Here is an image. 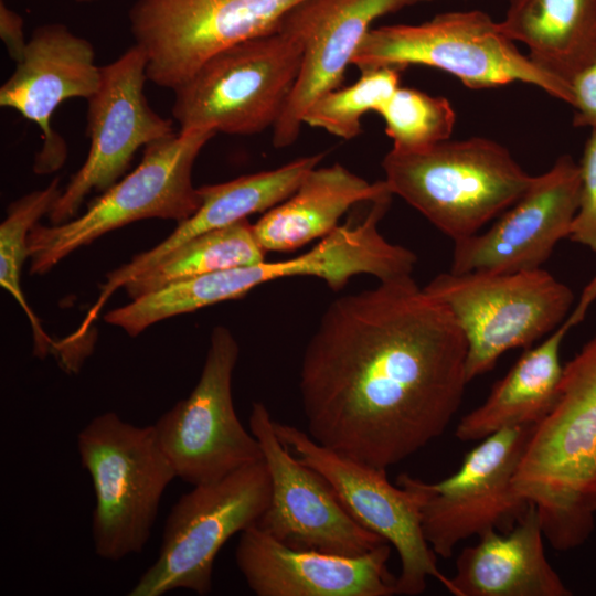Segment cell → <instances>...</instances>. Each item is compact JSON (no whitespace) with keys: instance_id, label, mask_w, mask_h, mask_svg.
<instances>
[{"instance_id":"7","label":"cell","mask_w":596,"mask_h":596,"mask_svg":"<svg viewBox=\"0 0 596 596\" xmlns=\"http://www.w3.org/2000/svg\"><path fill=\"white\" fill-rule=\"evenodd\" d=\"M300 44L279 29L226 47L175 88L179 131L255 135L274 128L295 87Z\"/></svg>"},{"instance_id":"8","label":"cell","mask_w":596,"mask_h":596,"mask_svg":"<svg viewBox=\"0 0 596 596\" xmlns=\"http://www.w3.org/2000/svg\"><path fill=\"white\" fill-rule=\"evenodd\" d=\"M424 290L445 305L467 343L468 382L509 350L530 348L570 315L574 292L541 268L513 273L446 272Z\"/></svg>"},{"instance_id":"16","label":"cell","mask_w":596,"mask_h":596,"mask_svg":"<svg viewBox=\"0 0 596 596\" xmlns=\"http://www.w3.org/2000/svg\"><path fill=\"white\" fill-rule=\"evenodd\" d=\"M430 0H301L276 29L302 49L298 78L273 128V146L286 148L299 137L302 118L321 95L342 86L345 70L372 23L406 7Z\"/></svg>"},{"instance_id":"2","label":"cell","mask_w":596,"mask_h":596,"mask_svg":"<svg viewBox=\"0 0 596 596\" xmlns=\"http://www.w3.org/2000/svg\"><path fill=\"white\" fill-rule=\"evenodd\" d=\"M557 551L584 544L596 514V337L564 365L555 404L529 439L513 477Z\"/></svg>"},{"instance_id":"30","label":"cell","mask_w":596,"mask_h":596,"mask_svg":"<svg viewBox=\"0 0 596 596\" xmlns=\"http://www.w3.org/2000/svg\"><path fill=\"white\" fill-rule=\"evenodd\" d=\"M573 125L596 129V60L571 82Z\"/></svg>"},{"instance_id":"19","label":"cell","mask_w":596,"mask_h":596,"mask_svg":"<svg viewBox=\"0 0 596 596\" xmlns=\"http://www.w3.org/2000/svg\"><path fill=\"white\" fill-rule=\"evenodd\" d=\"M391 544L345 556L291 547L256 524L241 532L235 562L257 596H391Z\"/></svg>"},{"instance_id":"1","label":"cell","mask_w":596,"mask_h":596,"mask_svg":"<svg viewBox=\"0 0 596 596\" xmlns=\"http://www.w3.org/2000/svg\"><path fill=\"white\" fill-rule=\"evenodd\" d=\"M467 343L412 275L334 299L302 354L308 434L387 470L444 434L460 407Z\"/></svg>"},{"instance_id":"25","label":"cell","mask_w":596,"mask_h":596,"mask_svg":"<svg viewBox=\"0 0 596 596\" xmlns=\"http://www.w3.org/2000/svg\"><path fill=\"white\" fill-rule=\"evenodd\" d=\"M247 219L200 234L170 252L156 265L132 277L124 286L131 299L166 285L223 269L265 260Z\"/></svg>"},{"instance_id":"32","label":"cell","mask_w":596,"mask_h":596,"mask_svg":"<svg viewBox=\"0 0 596 596\" xmlns=\"http://www.w3.org/2000/svg\"><path fill=\"white\" fill-rule=\"evenodd\" d=\"M78 3H91V2H95V1H98V0H74Z\"/></svg>"},{"instance_id":"12","label":"cell","mask_w":596,"mask_h":596,"mask_svg":"<svg viewBox=\"0 0 596 596\" xmlns=\"http://www.w3.org/2000/svg\"><path fill=\"white\" fill-rule=\"evenodd\" d=\"M301 0H136L128 11L147 78L174 91L212 55L269 33Z\"/></svg>"},{"instance_id":"28","label":"cell","mask_w":596,"mask_h":596,"mask_svg":"<svg viewBox=\"0 0 596 596\" xmlns=\"http://www.w3.org/2000/svg\"><path fill=\"white\" fill-rule=\"evenodd\" d=\"M377 114L392 149L421 150L448 140L456 123L450 102L409 87H398Z\"/></svg>"},{"instance_id":"3","label":"cell","mask_w":596,"mask_h":596,"mask_svg":"<svg viewBox=\"0 0 596 596\" xmlns=\"http://www.w3.org/2000/svg\"><path fill=\"white\" fill-rule=\"evenodd\" d=\"M384 181L454 242L479 233L525 192L533 180L494 140H445L414 150L391 149Z\"/></svg>"},{"instance_id":"11","label":"cell","mask_w":596,"mask_h":596,"mask_svg":"<svg viewBox=\"0 0 596 596\" xmlns=\"http://www.w3.org/2000/svg\"><path fill=\"white\" fill-rule=\"evenodd\" d=\"M238 353L232 332L214 327L196 385L152 424L177 478L192 486L219 480L263 459L258 440L244 428L233 404Z\"/></svg>"},{"instance_id":"17","label":"cell","mask_w":596,"mask_h":596,"mask_svg":"<svg viewBox=\"0 0 596 596\" xmlns=\"http://www.w3.org/2000/svg\"><path fill=\"white\" fill-rule=\"evenodd\" d=\"M578 162L562 155L486 232L454 242L450 272L513 273L541 268L567 238L575 216Z\"/></svg>"},{"instance_id":"5","label":"cell","mask_w":596,"mask_h":596,"mask_svg":"<svg viewBox=\"0 0 596 596\" xmlns=\"http://www.w3.org/2000/svg\"><path fill=\"white\" fill-rule=\"evenodd\" d=\"M77 448L95 492V553L107 561L140 553L150 538L163 492L177 478L153 426L139 427L107 412L79 432Z\"/></svg>"},{"instance_id":"9","label":"cell","mask_w":596,"mask_h":596,"mask_svg":"<svg viewBox=\"0 0 596 596\" xmlns=\"http://www.w3.org/2000/svg\"><path fill=\"white\" fill-rule=\"evenodd\" d=\"M270 492L264 459L193 486L171 508L158 557L128 595L160 596L179 588L210 594L219 551L235 533L257 523Z\"/></svg>"},{"instance_id":"24","label":"cell","mask_w":596,"mask_h":596,"mask_svg":"<svg viewBox=\"0 0 596 596\" xmlns=\"http://www.w3.org/2000/svg\"><path fill=\"white\" fill-rule=\"evenodd\" d=\"M500 24L538 67L570 85L596 60V0H509Z\"/></svg>"},{"instance_id":"26","label":"cell","mask_w":596,"mask_h":596,"mask_svg":"<svg viewBox=\"0 0 596 596\" xmlns=\"http://www.w3.org/2000/svg\"><path fill=\"white\" fill-rule=\"evenodd\" d=\"M62 191L60 178L56 177L44 189L11 202L0 225V284L25 312L32 327L34 354L40 358L51 351L58 355L60 342L51 340L26 302L21 288V273L24 260L29 258V233L43 215L50 213Z\"/></svg>"},{"instance_id":"20","label":"cell","mask_w":596,"mask_h":596,"mask_svg":"<svg viewBox=\"0 0 596 596\" xmlns=\"http://www.w3.org/2000/svg\"><path fill=\"white\" fill-rule=\"evenodd\" d=\"M323 158L324 153H315L276 169L198 188L201 205L196 212L178 223L175 230L161 243L108 273L106 281L100 286L99 296L87 312V319L94 321L118 288L156 265L184 242L247 219L254 213H265L288 199Z\"/></svg>"},{"instance_id":"10","label":"cell","mask_w":596,"mask_h":596,"mask_svg":"<svg viewBox=\"0 0 596 596\" xmlns=\"http://www.w3.org/2000/svg\"><path fill=\"white\" fill-rule=\"evenodd\" d=\"M536 424L501 429L473 447L457 472L438 482L408 473L402 480L419 492L424 536L437 556L449 558L471 536L510 530L530 503L513 487V477Z\"/></svg>"},{"instance_id":"23","label":"cell","mask_w":596,"mask_h":596,"mask_svg":"<svg viewBox=\"0 0 596 596\" xmlns=\"http://www.w3.org/2000/svg\"><path fill=\"white\" fill-rule=\"evenodd\" d=\"M392 194L384 180L369 182L340 163L316 167L285 201L265 212L253 231L265 252H291L339 226L353 205Z\"/></svg>"},{"instance_id":"13","label":"cell","mask_w":596,"mask_h":596,"mask_svg":"<svg viewBox=\"0 0 596 596\" xmlns=\"http://www.w3.org/2000/svg\"><path fill=\"white\" fill-rule=\"evenodd\" d=\"M280 441L304 464L321 473L354 519L387 541L397 552L401 571L396 595L425 592L428 577L447 589L448 577L437 567L436 554L421 523L419 492L404 481L390 482L386 470L339 454L300 428L274 419Z\"/></svg>"},{"instance_id":"29","label":"cell","mask_w":596,"mask_h":596,"mask_svg":"<svg viewBox=\"0 0 596 596\" xmlns=\"http://www.w3.org/2000/svg\"><path fill=\"white\" fill-rule=\"evenodd\" d=\"M578 167V204L567 238L596 254V129H590Z\"/></svg>"},{"instance_id":"31","label":"cell","mask_w":596,"mask_h":596,"mask_svg":"<svg viewBox=\"0 0 596 596\" xmlns=\"http://www.w3.org/2000/svg\"><path fill=\"white\" fill-rule=\"evenodd\" d=\"M23 19L0 1V38L11 60L19 63L25 53L28 41L24 36Z\"/></svg>"},{"instance_id":"15","label":"cell","mask_w":596,"mask_h":596,"mask_svg":"<svg viewBox=\"0 0 596 596\" xmlns=\"http://www.w3.org/2000/svg\"><path fill=\"white\" fill-rule=\"evenodd\" d=\"M248 426L262 448L272 485L258 528L291 547L345 556L365 554L387 542L359 523L329 481L280 441L263 402L253 403Z\"/></svg>"},{"instance_id":"14","label":"cell","mask_w":596,"mask_h":596,"mask_svg":"<svg viewBox=\"0 0 596 596\" xmlns=\"http://www.w3.org/2000/svg\"><path fill=\"white\" fill-rule=\"evenodd\" d=\"M146 67V53L137 44L100 66L99 87L87 99V158L47 214L52 224L75 217L91 192L113 187L139 148L175 134L173 120L158 115L148 103Z\"/></svg>"},{"instance_id":"4","label":"cell","mask_w":596,"mask_h":596,"mask_svg":"<svg viewBox=\"0 0 596 596\" xmlns=\"http://www.w3.org/2000/svg\"><path fill=\"white\" fill-rule=\"evenodd\" d=\"M352 65L359 71L427 66L444 71L473 89L522 82L573 104L571 85L538 67L519 51L500 22L480 10L438 13L419 24L372 28Z\"/></svg>"},{"instance_id":"22","label":"cell","mask_w":596,"mask_h":596,"mask_svg":"<svg viewBox=\"0 0 596 596\" xmlns=\"http://www.w3.org/2000/svg\"><path fill=\"white\" fill-rule=\"evenodd\" d=\"M465 547L448 577L456 596H571L545 555L539 513L530 503L510 530L489 531Z\"/></svg>"},{"instance_id":"18","label":"cell","mask_w":596,"mask_h":596,"mask_svg":"<svg viewBox=\"0 0 596 596\" xmlns=\"http://www.w3.org/2000/svg\"><path fill=\"white\" fill-rule=\"evenodd\" d=\"M99 84L100 66L86 39L62 23L33 31L23 58L0 87V106L18 111L41 129L43 146L33 166L36 174L55 172L67 158L65 140L52 129L53 113L67 99L87 100Z\"/></svg>"},{"instance_id":"27","label":"cell","mask_w":596,"mask_h":596,"mask_svg":"<svg viewBox=\"0 0 596 596\" xmlns=\"http://www.w3.org/2000/svg\"><path fill=\"white\" fill-rule=\"evenodd\" d=\"M403 68L386 66L368 68L349 86H340L317 98L304 115V125L350 140L362 130V117L377 113L400 87Z\"/></svg>"},{"instance_id":"21","label":"cell","mask_w":596,"mask_h":596,"mask_svg":"<svg viewBox=\"0 0 596 596\" xmlns=\"http://www.w3.org/2000/svg\"><path fill=\"white\" fill-rule=\"evenodd\" d=\"M596 300V274L585 286L574 310L547 338L529 348L491 389L486 401L459 421L455 436L480 441L509 427L538 424L556 402L564 372L561 347Z\"/></svg>"},{"instance_id":"6","label":"cell","mask_w":596,"mask_h":596,"mask_svg":"<svg viewBox=\"0 0 596 596\" xmlns=\"http://www.w3.org/2000/svg\"><path fill=\"white\" fill-rule=\"evenodd\" d=\"M215 135L199 129L155 141L145 147L138 167L94 199L81 216L49 226L36 223L28 236L30 274L50 272L74 251L129 223L190 217L201 205L192 169Z\"/></svg>"}]
</instances>
